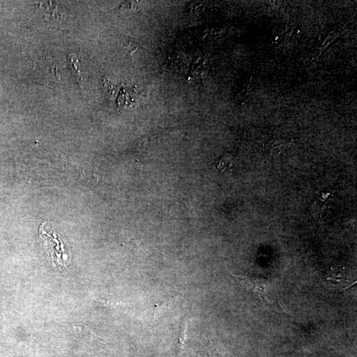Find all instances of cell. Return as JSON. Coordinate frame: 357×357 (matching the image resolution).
Listing matches in <instances>:
<instances>
[{"instance_id":"obj_1","label":"cell","mask_w":357,"mask_h":357,"mask_svg":"<svg viewBox=\"0 0 357 357\" xmlns=\"http://www.w3.org/2000/svg\"><path fill=\"white\" fill-rule=\"evenodd\" d=\"M39 238L46 254L49 255L54 265L59 268L67 269L71 262L70 253L64 244L47 222L42 223L39 228Z\"/></svg>"},{"instance_id":"obj_2","label":"cell","mask_w":357,"mask_h":357,"mask_svg":"<svg viewBox=\"0 0 357 357\" xmlns=\"http://www.w3.org/2000/svg\"><path fill=\"white\" fill-rule=\"evenodd\" d=\"M35 13L45 21L62 19L66 16V10L54 2H40L35 4Z\"/></svg>"},{"instance_id":"obj_3","label":"cell","mask_w":357,"mask_h":357,"mask_svg":"<svg viewBox=\"0 0 357 357\" xmlns=\"http://www.w3.org/2000/svg\"><path fill=\"white\" fill-rule=\"evenodd\" d=\"M68 60L72 75L75 78L81 90L83 89V78L80 60L76 53H71L68 56Z\"/></svg>"},{"instance_id":"obj_4","label":"cell","mask_w":357,"mask_h":357,"mask_svg":"<svg viewBox=\"0 0 357 357\" xmlns=\"http://www.w3.org/2000/svg\"><path fill=\"white\" fill-rule=\"evenodd\" d=\"M234 277L236 278L239 284L245 287L248 290L258 294L259 297H263L264 299L266 298L265 285H261L259 282H257L255 280L250 279L248 277L244 276H234Z\"/></svg>"}]
</instances>
